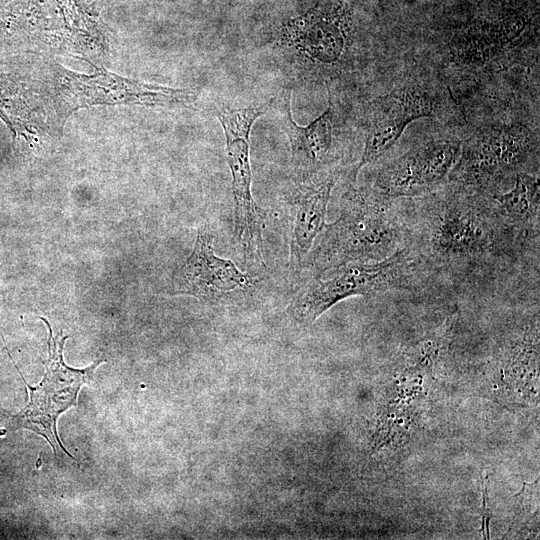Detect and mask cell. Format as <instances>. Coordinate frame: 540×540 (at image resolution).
<instances>
[{
  "mask_svg": "<svg viewBox=\"0 0 540 540\" xmlns=\"http://www.w3.org/2000/svg\"><path fill=\"white\" fill-rule=\"evenodd\" d=\"M407 249L420 276L473 281L529 257L534 247L506 228L477 192L455 184L404 202Z\"/></svg>",
  "mask_w": 540,
  "mask_h": 540,
  "instance_id": "1",
  "label": "cell"
},
{
  "mask_svg": "<svg viewBox=\"0 0 540 540\" xmlns=\"http://www.w3.org/2000/svg\"><path fill=\"white\" fill-rule=\"evenodd\" d=\"M390 199L371 186L350 187L339 215L325 224L303 268L314 275L350 262L384 260L408 244L404 202Z\"/></svg>",
  "mask_w": 540,
  "mask_h": 540,
  "instance_id": "2",
  "label": "cell"
},
{
  "mask_svg": "<svg viewBox=\"0 0 540 540\" xmlns=\"http://www.w3.org/2000/svg\"><path fill=\"white\" fill-rule=\"evenodd\" d=\"M421 278L407 248L377 262H350L314 275L287 307L295 321L313 323L338 302L391 290L413 291Z\"/></svg>",
  "mask_w": 540,
  "mask_h": 540,
  "instance_id": "3",
  "label": "cell"
},
{
  "mask_svg": "<svg viewBox=\"0 0 540 540\" xmlns=\"http://www.w3.org/2000/svg\"><path fill=\"white\" fill-rule=\"evenodd\" d=\"M52 76V103L59 125L75 111L95 105L176 107L187 105L196 98L191 89L129 79L104 68H97L87 75L56 65Z\"/></svg>",
  "mask_w": 540,
  "mask_h": 540,
  "instance_id": "4",
  "label": "cell"
},
{
  "mask_svg": "<svg viewBox=\"0 0 540 540\" xmlns=\"http://www.w3.org/2000/svg\"><path fill=\"white\" fill-rule=\"evenodd\" d=\"M539 142L527 126L502 124L482 129L465 142L449 182L482 191L538 162Z\"/></svg>",
  "mask_w": 540,
  "mask_h": 540,
  "instance_id": "5",
  "label": "cell"
},
{
  "mask_svg": "<svg viewBox=\"0 0 540 540\" xmlns=\"http://www.w3.org/2000/svg\"><path fill=\"white\" fill-rule=\"evenodd\" d=\"M40 319L47 325L48 357L43 362L45 374L35 387L26 386L29 390L28 405L11 419L13 429L27 428L42 435L51 445L54 452L62 450L71 456L62 446L57 430V418L64 411L77 403L80 388L93 380L96 368L105 361H95L85 368H73L65 364L63 348L68 336H54L50 323L46 318Z\"/></svg>",
  "mask_w": 540,
  "mask_h": 540,
  "instance_id": "6",
  "label": "cell"
},
{
  "mask_svg": "<svg viewBox=\"0 0 540 540\" xmlns=\"http://www.w3.org/2000/svg\"><path fill=\"white\" fill-rule=\"evenodd\" d=\"M462 142L446 136L418 142L382 164L370 186L390 199H411L438 191L449 181Z\"/></svg>",
  "mask_w": 540,
  "mask_h": 540,
  "instance_id": "7",
  "label": "cell"
},
{
  "mask_svg": "<svg viewBox=\"0 0 540 540\" xmlns=\"http://www.w3.org/2000/svg\"><path fill=\"white\" fill-rule=\"evenodd\" d=\"M441 104L437 91L416 82H405L375 98L366 112L364 146L353 180L362 168L379 161L395 145L408 124L437 115Z\"/></svg>",
  "mask_w": 540,
  "mask_h": 540,
  "instance_id": "8",
  "label": "cell"
},
{
  "mask_svg": "<svg viewBox=\"0 0 540 540\" xmlns=\"http://www.w3.org/2000/svg\"><path fill=\"white\" fill-rule=\"evenodd\" d=\"M256 281V277L215 253L213 234L204 224L198 229L190 256L175 273L172 286L175 294L216 303L233 294L249 291Z\"/></svg>",
  "mask_w": 540,
  "mask_h": 540,
  "instance_id": "9",
  "label": "cell"
},
{
  "mask_svg": "<svg viewBox=\"0 0 540 540\" xmlns=\"http://www.w3.org/2000/svg\"><path fill=\"white\" fill-rule=\"evenodd\" d=\"M270 101L249 106L222 104L215 108L226 139V158L232 175L234 215L247 219L255 215L257 205L251 192L250 133L255 121L272 106Z\"/></svg>",
  "mask_w": 540,
  "mask_h": 540,
  "instance_id": "10",
  "label": "cell"
},
{
  "mask_svg": "<svg viewBox=\"0 0 540 540\" xmlns=\"http://www.w3.org/2000/svg\"><path fill=\"white\" fill-rule=\"evenodd\" d=\"M479 193L494 216L526 243L539 247V177L519 171Z\"/></svg>",
  "mask_w": 540,
  "mask_h": 540,
  "instance_id": "11",
  "label": "cell"
},
{
  "mask_svg": "<svg viewBox=\"0 0 540 540\" xmlns=\"http://www.w3.org/2000/svg\"><path fill=\"white\" fill-rule=\"evenodd\" d=\"M291 91L273 98L272 107L285 131L291 148V161L306 178L321 171L330 161L333 146V116L329 97L327 109L307 126H299L292 118Z\"/></svg>",
  "mask_w": 540,
  "mask_h": 540,
  "instance_id": "12",
  "label": "cell"
},
{
  "mask_svg": "<svg viewBox=\"0 0 540 540\" xmlns=\"http://www.w3.org/2000/svg\"><path fill=\"white\" fill-rule=\"evenodd\" d=\"M305 179L295 188L291 199L293 219L289 265L294 271L303 269L308 253L326 224L328 204L336 180L332 173Z\"/></svg>",
  "mask_w": 540,
  "mask_h": 540,
  "instance_id": "13",
  "label": "cell"
},
{
  "mask_svg": "<svg viewBox=\"0 0 540 540\" xmlns=\"http://www.w3.org/2000/svg\"><path fill=\"white\" fill-rule=\"evenodd\" d=\"M347 14L342 6H316L289 22L286 30L296 33L309 56L324 63L338 60L345 47Z\"/></svg>",
  "mask_w": 540,
  "mask_h": 540,
  "instance_id": "14",
  "label": "cell"
},
{
  "mask_svg": "<svg viewBox=\"0 0 540 540\" xmlns=\"http://www.w3.org/2000/svg\"><path fill=\"white\" fill-rule=\"evenodd\" d=\"M23 107L15 83L0 76V119L12 131L14 137L25 131Z\"/></svg>",
  "mask_w": 540,
  "mask_h": 540,
  "instance_id": "15",
  "label": "cell"
},
{
  "mask_svg": "<svg viewBox=\"0 0 540 540\" xmlns=\"http://www.w3.org/2000/svg\"><path fill=\"white\" fill-rule=\"evenodd\" d=\"M482 495H483V506H482V524H481V533L484 539L490 538L489 533V523L491 519V510L489 506V476L482 478Z\"/></svg>",
  "mask_w": 540,
  "mask_h": 540,
  "instance_id": "16",
  "label": "cell"
}]
</instances>
